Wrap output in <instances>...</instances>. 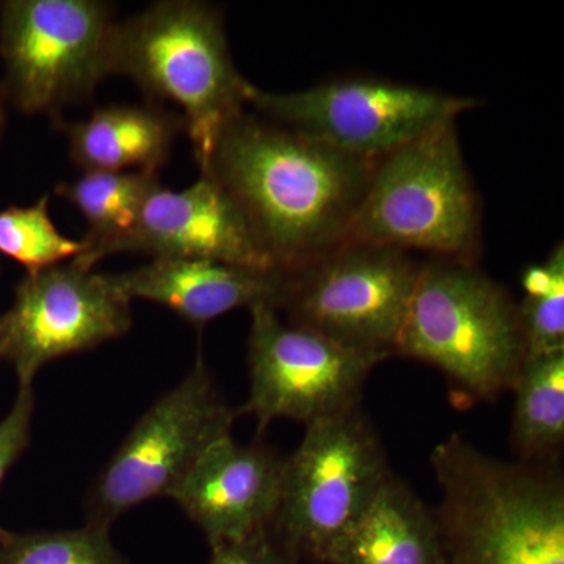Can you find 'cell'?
Instances as JSON below:
<instances>
[{"label": "cell", "instance_id": "1", "mask_svg": "<svg viewBox=\"0 0 564 564\" xmlns=\"http://www.w3.org/2000/svg\"><path fill=\"white\" fill-rule=\"evenodd\" d=\"M373 161L243 111L223 129L202 174L236 199L276 269L350 239Z\"/></svg>", "mask_w": 564, "mask_h": 564}, {"label": "cell", "instance_id": "2", "mask_svg": "<svg viewBox=\"0 0 564 564\" xmlns=\"http://www.w3.org/2000/svg\"><path fill=\"white\" fill-rule=\"evenodd\" d=\"M432 467L445 564H564L558 464L505 462L455 433L433 448Z\"/></svg>", "mask_w": 564, "mask_h": 564}, {"label": "cell", "instance_id": "3", "mask_svg": "<svg viewBox=\"0 0 564 564\" xmlns=\"http://www.w3.org/2000/svg\"><path fill=\"white\" fill-rule=\"evenodd\" d=\"M111 74L135 82L151 104L181 110L202 172L256 90L234 63L220 10L196 0H162L118 22Z\"/></svg>", "mask_w": 564, "mask_h": 564}, {"label": "cell", "instance_id": "4", "mask_svg": "<svg viewBox=\"0 0 564 564\" xmlns=\"http://www.w3.org/2000/svg\"><path fill=\"white\" fill-rule=\"evenodd\" d=\"M395 356L436 367L458 403L494 402L527 358L518 303L477 262L422 263Z\"/></svg>", "mask_w": 564, "mask_h": 564}, {"label": "cell", "instance_id": "5", "mask_svg": "<svg viewBox=\"0 0 564 564\" xmlns=\"http://www.w3.org/2000/svg\"><path fill=\"white\" fill-rule=\"evenodd\" d=\"M350 239L478 262L484 212L456 120L441 122L373 161Z\"/></svg>", "mask_w": 564, "mask_h": 564}, {"label": "cell", "instance_id": "6", "mask_svg": "<svg viewBox=\"0 0 564 564\" xmlns=\"http://www.w3.org/2000/svg\"><path fill=\"white\" fill-rule=\"evenodd\" d=\"M421 267L410 252L348 239L281 269L276 311L291 325L384 361L395 356Z\"/></svg>", "mask_w": 564, "mask_h": 564}, {"label": "cell", "instance_id": "7", "mask_svg": "<svg viewBox=\"0 0 564 564\" xmlns=\"http://www.w3.org/2000/svg\"><path fill=\"white\" fill-rule=\"evenodd\" d=\"M391 474L383 443L361 406L310 423L284 459L274 536L299 560L326 563Z\"/></svg>", "mask_w": 564, "mask_h": 564}, {"label": "cell", "instance_id": "8", "mask_svg": "<svg viewBox=\"0 0 564 564\" xmlns=\"http://www.w3.org/2000/svg\"><path fill=\"white\" fill-rule=\"evenodd\" d=\"M237 415L198 351L188 373L141 414L93 481L85 524L111 529L141 503L172 499L206 448L232 434Z\"/></svg>", "mask_w": 564, "mask_h": 564}, {"label": "cell", "instance_id": "9", "mask_svg": "<svg viewBox=\"0 0 564 564\" xmlns=\"http://www.w3.org/2000/svg\"><path fill=\"white\" fill-rule=\"evenodd\" d=\"M118 21L101 0L0 2V58L7 101L25 115L54 117L88 101L111 74Z\"/></svg>", "mask_w": 564, "mask_h": 564}, {"label": "cell", "instance_id": "10", "mask_svg": "<svg viewBox=\"0 0 564 564\" xmlns=\"http://www.w3.org/2000/svg\"><path fill=\"white\" fill-rule=\"evenodd\" d=\"M477 106L466 96L358 76L292 93L256 87L250 99L261 117L367 161H377Z\"/></svg>", "mask_w": 564, "mask_h": 564}, {"label": "cell", "instance_id": "11", "mask_svg": "<svg viewBox=\"0 0 564 564\" xmlns=\"http://www.w3.org/2000/svg\"><path fill=\"white\" fill-rule=\"evenodd\" d=\"M250 314V395L239 414L252 415L259 432L278 419L306 426L359 406L364 386L383 359L291 325L269 304Z\"/></svg>", "mask_w": 564, "mask_h": 564}, {"label": "cell", "instance_id": "12", "mask_svg": "<svg viewBox=\"0 0 564 564\" xmlns=\"http://www.w3.org/2000/svg\"><path fill=\"white\" fill-rule=\"evenodd\" d=\"M131 303L110 274L74 259L28 273L0 314V362L13 367L18 388H33L47 364L124 336L132 326Z\"/></svg>", "mask_w": 564, "mask_h": 564}, {"label": "cell", "instance_id": "13", "mask_svg": "<svg viewBox=\"0 0 564 564\" xmlns=\"http://www.w3.org/2000/svg\"><path fill=\"white\" fill-rule=\"evenodd\" d=\"M118 252L276 269L239 204L206 174L185 191L159 184L144 199L132 228L107 247L102 259Z\"/></svg>", "mask_w": 564, "mask_h": 564}, {"label": "cell", "instance_id": "14", "mask_svg": "<svg viewBox=\"0 0 564 564\" xmlns=\"http://www.w3.org/2000/svg\"><path fill=\"white\" fill-rule=\"evenodd\" d=\"M285 456L232 434L206 448L172 500L202 530L210 549L272 529L280 507Z\"/></svg>", "mask_w": 564, "mask_h": 564}, {"label": "cell", "instance_id": "15", "mask_svg": "<svg viewBox=\"0 0 564 564\" xmlns=\"http://www.w3.org/2000/svg\"><path fill=\"white\" fill-rule=\"evenodd\" d=\"M126 299L161 304L182 321L203 328L232 311L269 304L282 289L281 269H251L195 259H152L128 272L110 274Z\"/></svg>", "mask_w": 564, "mask_h": 564}, {"label": "cell", "instance_id": "16", "mask_svg": "<svg viewBox=\"0 0 564 564\" xmlns=\"http://www.w3.org/2000/svg\"><path fill=\"white\" fill-rule=\"evenodd\" d=\"M62 129L70 161L84 173H158L185 132L181 115L151 102L99 107L87 120Z\"/></svg>", "mask_w": 564, "mask_h": 564}, {"label": "cell", "instance_id": "17", "mask_svg": "<svg viewBox=\"0 0 564 564\" xmlns=\"http://www.w3.org/2000/svg\"><path fill=\"white\" fill-rule=\"evenodd\" d=\"M433 510L391 474L326 564H443Z\"/></svg>", "mask_w": 564, "mask_h": 564}, {"label": "cell", "instance_id": "18", "mask_svg": "<svg viewBox=\"0 0 564 564\" xmlns=\"http://www.w3.org/2000/svg\"><path fill=\"white\" fill-rule=\"evenodd\" d=\"M513 392L510 444L516 458L556 466L564 448V351L525 358Z\"/></svg>", "mask_w": 564, "mask_h": 564}, {"label": "cell", "instance_id": "19", "mask_svg": "<svg viewBox=\"0 0 564 564\" xmlns=\"http://www.w3.org/2000/svg\"><path fill=\"white\" fill-rule=\"evenodd\" d=\"M159 184L161 177L154 172L84 173L62 182L55 193L73 204L88 225L82 239L85 251L74 261L95 269L107 247L132 228L144 199Z\"/></svg>", "mask_w": 564, "mask_h": 564}, {"label": "cell", "instance_id": "20", "mask_svg": "<svg viewBox=\"0 0 564 564\" xmlns=\"http://www.w3.org/2000/svg\"><path fill=\"white\" fill-rule=\"evenodd\" d=\"M0 564H128L111 543L110 529L0 532Z\"/></svg>", "mask_w": 564, "mask_h": 564}, {"label": "cell", "instance_id": "21", "mask_svg": "<svg viewBox=\"0 0 564 564\" xmlns=\"http://www.w3.org/2000/svg\"><path fill=\"white\" fill-rule=\"evenodd\" d=\"M524 299L518 303L527 358L564 351V247L556 243L543 262L521 276Z\"/></svg>", "mask_w": 564, "mask_h": 564}, {"label": "cell", "instance_id": "22", "mask_svg": "<svg viewBox=\"0 0 564 564\" xmlns=\"http://www.w3.org/2000/svg\"><path fill=\"white\" fill-rule=\"evenodd\" d=\"M84 251V240L69 239L52 221L50 195L32 206L0 210V254L20 263L28 273L73 261Z\"/></svg>", "mask_w": 564, "mask_h": 564}, {"label": "cell", "instance_id": "23", "mask_svg": "<svg viewBox=\"0 0 564 564\" xmlns=\"http://www.w3.org/2000/svg\"><path fill=\"white\" fill-rule=\"evenodd\" d=\"M35 393L33 388H18L17 399L0 421V486L18 459L28 451L32 440ZM0 527V532H2Z\"/></svg>", "mask_w": 564, "mask_h": 564}, {"label": "cell", "instance_id": "24", "mask_svg": "<svg viewBox=\"0 0 564 564\" xmlns=\"http://www.w3.org/2000/svg\"><path fill=\"white\" fill-rule=\"evenodd\" d=\"M299 556L293 555L284 544L274 536L272 529L252 534L247 540L212 549L207 564H299Z\"/></svg>", "mask_w": 564, "mask_h": 564}, {"label": "cell", "instance_id": "25", "mask_svg": "<svg viewBox=\"0 0 564 564\" xmlns=\"http://www.w3.org/2000/svg\"><path fill=\"white\" fill-rule=\"evenodd\" d=\"M6 93H3L2 84H0V137H2L3 128H6Z\"/></svg>", "mask_w": 564, "mask_h": 564}, {"label": "cell", "instance_id": "26", "mask_svg": "<svg viewBox=\"0 0 564 564\" xmlns=\"http://www.w3.org/2000/svg\"><path fill=\"white\" fill-rule=\"evenodd\" d=\"M443 564H445V562H443Z\"/></svg>", "mask_w": 564, "mask_h": 564}]
</instances>
